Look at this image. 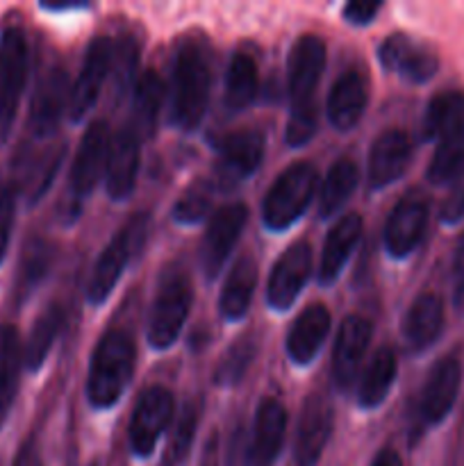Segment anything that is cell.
<instances>
[{
  "mask_svg": "<svg viewBox=\"0 0 464 466\" xmlns=\"http://www.w3.org/2000/svg\"><path fill=\"white\" fill-rule=\"evenodd\" d=\"M257 64L248 53H237L230 59L226 76V105L232 112L248 107L257 96Z\"/></svg>",
  "mask_w": 464,
  "mask_h": 466,
  "instance_id": "836d02e7",
  "label": "cell"
},
{
  "mask_svg": "<svg viewBox=\"0 0 464 466\" xmlns=\"http://www.w3.org/2000/svg\"><path fill=\"white\" fill-rule=\"evenodd\" d=\"M441 328H444V300L432 291H426L409 305L405 314V341L412 350H426L441 335Z\"/></svg>",
  "mask_w": 464,
  "mask_h": 466,
  "instance_id": "484cf974",
  "label": "cell"
},
{
  "mask_svg": "<svg viewBox=\"0 0 464 466\" xmlns=\"http://www.w3.org/2000/svg\"><path fill=\"white\" fill-rule=\"evenodd\" d=\"M64 326V309L59 305H48L44 312L36 317L35 326H32L27 344L23 349V364L30 371H39L44 367L45 358H48L50 349H53L55 339H57L59 330Z\"/></svg>",
  "mask_w": 464,
  "mask_h": 466,
  "instance_id": "1f68e13d",
  "label": "cell"
},
{
  "mask_svg": "<svg viewBox=\"0 0 464 466\" xmlns=\"http://www.w3.org/2000/svg\"><path fill=\"white\" fill-rule=\"evenodd\" d=\"M23 367V346L14 326H0V428L7 421L18 394Z\"/></svg>",
  "mask_w": 464,
  "mask_h": 466,
  "instance_id": "83f0119b",
  "label": "cell"
},
{
  "mask_svg": "<svg viewBox=\"0 0 464 466\" xmlns=\"http://www.w3.org/2000/svg\"><path fill=\"white\" fill-rule=\"evenodd\" d=\"M12 466H44V460H41V451L36 446V441L25 440L16 451V458H14Z\"/></svg>",
  "mask_w": 464,
  "mask_h": 466,
  "instance_id": "bcb514c9",
  "label": "cell"
},
{
  "mask_svg": "<svg viewBox=\"0 0 464 466\" xmlns=\"http://www.w3.org/2000/svg\"><path fill=\"white\" fill-rule=\"evenodd\" d=\"M109 146H112V139H109L107 123H91L85 135H82L80 148H77L71 167V191L76 200L89 196L100 182V177L105 176Z\"/></svg>",
  "mask_w": 464,
  "mask_h": 466,
  "instance_id": "4fadbf2b",
  "label": "cell"
},
{
  "mask_svg": "<svg viewBox=\"0 0 464 466\" xmlns=\"http://www.w3.org/2000/svg\"><path fill=\"white\" fill-rule=\"evenodd\" d=\"M323 68H326V44L317 35L298 36L289 55L291 109H317L314 91L321 80Z\"/></svg>",
  "mask_w": 464,
  "mask_h": 466,
  "instance_id": "9c48e42d",
  "label": "cell"
},
{
  "mask_svg": "<svg viewBox=\"0 0 464 466\" xmlns=\"http://www.w3.org/2000/svg\"><path fill=\"white\" fill-rule=\"evenodd\" d=\"M378 57H380L382 66L398 73L403 80L414 82V85L428 82L439 68V59H437L435 50L409 39L408 35L387 36L380 44Z\"/></svg>",
  "mask_w": 464,
  "mask_h": 466,
  "instance_id": "2e32d148",
  "label": "cell"
},
{
  "mask_svg": "<svg viewBox=\"0 0 464 466\" xmlns=\"http://www.w3.org/2000/svg\"><path fill=\"white\" fill-rule=\"evenodd\" d=\"M371 466H403V462H400L398 453H396L394 449H382L380 453L373 458Z\"/></svg>",
  "mask_w": 464,
  "mask_h": 466,
  "instance_id": "681fc988",
  "label": "cell"
},
{
  "mask_svg": "<svg viewBox=\"0 0 464 466\" xmlns=\"http://www.w3.org/2000/svg\"><path fill=\"white\" fill-rule=\"evenodd\" d=\"M428 180L432 185H450L464 177V127L444 137L428 164Z\"/></svg>",
  "mask_w": 464,
  "mask_h": 466,
  "instance_id": "e575fe53",
  "label": "cell"
},
{
  "mask_svg": "<svg viewBox=\"0 0 464 466\" xmlns=\"http://www.w3.org/2000/svg\"><path fill=\"white\" fill-rule=\"evenodd\" d=\"M246 218H248V209L241 203L226 205V208L214 212V217L209 218L207 230H205L203 237V246H200V262H203V271L207 280H214L221 273L223 264H226L232 248L239 241Z\"/></svg>",
  "mask_w": 464,
  "mask_h": 466,
  "instance_id": "30bf717a",
  "label": "cell"
},
{
  "mask_svg": "<svg viewBox=\"0 0 464 466\" xmlns=\"http://www.w3.org/2000/svg\"><path fill=\"white\" fill-rule=\"evenodd\" d=\"M27 82V39L18 25L0 35V130L7 132Z\"/></svg>",
  "mask_w": 464,
  "mask_h": 466,
  "instance_id": "5b68a950",
  "label": "cell"
},
{
  "mask_svg": "<svg viewBox=\"0 0 464 466\" xmlns=\"http://www.w3.org/2000/svg\"><path fill=\"white\" fill-rule=\"evenodd\" d=\"M135 339L126 330H107L91 355L86 399L91 408L107 410L118 403L135 373Z\"/></svg>",
  "mask_w": 464,
  "mask_h": 466,
  "instance_id": "6da1fadb",
  "label": "cell"
},
{
  "mask_svg": "<svg viewBox=\"0 0 464 466\" xmlns=\"http://www.w3.org/2000/svg\"><path fill=\"white\" fill-rule=\"evenodd\" d=\"M412 159V141L408 132L389 127L373 141L368 153V185L371 189H382L398 180Z\"/></svg>",
  "mask_w": 464,
  "mask_h": 466,
  "instance_id": "e0dca14e",
  "label": "cell"
},
{
  "mask_svg": "<svg viewBox=\"0 0 464 466\" xmlns=\"http://www.w3.org/2000/svg\"><path fill=\"white\" fill-rule=\"evenodd\" d=\"M264 157V135L259 130H239L218 146L214 162V187L232 189L253 176Z\"/></svg>",
  "mask_w": 464,
  "mask_h": 466,
  "instance_id": "ba28073f",
  "label": "cell"
},
{
  "mask_svg": "<svg viewBox=\"0 0 464 466\" xmlns=\"http://www.w3.org/2000/svg\"><path fill=\"white\" fill-rule=\"evenodd\" d=\"M459 385H462V367L455 358H441L430 369L423 385L421 394V417L423 421L437 426L446 419V414L453 410L458 399Z\"/></svg>",
  "mask_w": 464,
  "mask_h": 466,
  "instance_id": "ac0fdd59",
  "label": "cell"
},
{
  "mask_svg": "<svg viewBox=\"0 0 464 466\" xmlns=\"http://www.w3.org/2000/svg\"><path fill=\"white\" fill-rule=\"evenodd\" d=\"M330 312L326 305L312 303L291 326L287 335V353L296 364H309L330 332Z\"/></svg>",
  "mask_w": 464,
  "mask_h": 466,
  "instance_id": "cb8c5ba5",
  "label": "cell"
},
{
  "mask_svg": "<svg viewBox=\"0 0 464 466\" xmlns=\"http://www.w3.org/2000/svg\"><path fill=\"white\" fill-rule=\"evenodd\" d=\"M332 423H335V414H332L330 400L321 394L308 396L300 410L294 446V458L298 466H314L318 462L330 441Z\"/></svg>",
  "mask_w": 464,
  "mask_h": 466,
  "instance_id": "9a60e30c",
  "label": "cell"
},
{
  "mask_svg": "<svg viewBox=\"0 0 464 466\" xmlns=\"http://www.w3.org/2000/svg\"><path fill=\"white\" fill-rule=\"evenodd\" d=\"M396 373H398V362H396L394 350H378L371 358V362H368V367L364 369L362 380H359V408L373 410L378 408V405H382V400L387 399V394H389L391 387H394Z\"/></svg>",
  "mask_w": 464,
  "mask_h": 466,
  "instance_id": "f1b7e54d",
  "label": "cell"
},
{
  "mask_svg": "<svg viewBox=\"0 0 464 466\" xmlns=\"http://www.w3.org/2000/svg\"><path fill=\"white\" fill-rule=\"evenodd\" d=\"M139 141L141 139L132 127H126L112 139L107 168H105V185H107V194L114 200L127 198L135 189L141 162Z\"/></svg>",
  "mask_w": 464,
  "mask_h": 466,
  "instance_id": "ffe728a7",
  "label": "cell"
},
{
  "mask_svg": "<svg viewBox=\"0 0 464 466\" xmlns=\"http://www.w3.org/2000/svg\"><path fill=\"white\" fill-rule=\"evenodd\" d=\"M50 264H53V246L44 239L30 241L21 259V276H18L16 289L21 294H27L30 289H35L45 278Z\"/></svg>",
  "mask_w": 464,
  "mask_h": 466,
  "instance_id": "74e56055",
  "label": "cell"
},
{
  "mask_svg": "<svg viewBox=\"0 0 464 466\" xmlns=\"http://www.w3.org/2000/svg\"><path fill=\"white\" fill-rule=\"evenodd\" d=\"M173 412H176V400L168 390L148 387L141 391L130 419V446L135 455L139 458L153 455L159 437L171 423Z\"/></svg>",
  "mask_w": 464,
  "mask_h": 466,
  "instance_id": "52a82bcc",
  "label": "cell"
},
{
  "mask_svg": "<svg viewBox=\"0 0 464 466\" xmlns=\"http://www.w3.org/2000/svg\"><path fill=\"white\" fill-rule=\"evenodd\" d=\"M359 182L358 164L350 157L337 159L330 171L323 177L321 191H318V217L330 218L346 205V200L353 196L355 187Z\"/></svg>",
  "mask_w": 464,
  "mask_h": 466,
  "instance_id": "f546056e",
  "label": "cell"
},
{
  "mask_svg": "<svg viewBox=\"0 0 464 466\" xmlns=\"http://www.w3.org/2000/svg\"><path fill=\"white\" fill-rule=\"evenodd\" d=\"M200 414H203V403L200 400H189L182 408L180 417H177V426L173 428L171 437H168L166 451H164L162 466H177L189 453L191 444H194L196 431H198Z\"/></svg>",
  "mask_w": 464,
  "mask_h": 466,
  "instance_id": "d590c367",
  "label": "cell"
},
{
  "mask_svg": "<svg viewBox=\"0 0 464 466\" xmlns=\"http://www.w3.org/2000/svg\"><path fill=\"white\" fill-rule=\"evenodd\" d=\"M428 205L421 198H403L385 223V248L391 258H408L423 239Z\"/></svg>",
  "mask_w": 464,
  "mask_h": 466,
  "instance_id": "d6986e66",
  "label": "cell"
},
{
  "mask_svg": "<svg viewBox=\"0 0 464 466\" xmlns=\"http://www.w3.org/2000/svg\"><path fill=\"white\" fill-rule=\"evenodd\" d=\"M453 278H455V285H459V282H464V235L459 237L458 248H455Z\"/></svg>",
  "mask_w": 464,
  "mask_h": 466,
  "instance_id": "c3c4849f",
  "label": "cell"
},
{
  "mask_svg": "<svg viewBox=\"0 0 464 466\" xmlns=\"http://www.w3.org/2000/svg\"><path fill=\"white\" fill-rule=\"evenodd\" d=\"M144 232L146 217H135L105 246L98 262H96L94 273L89 278V285H86V299H89L91 305H100L109 299L118 278H121L123 268L127 267V259L136 250L139 241L144 239Z\"/></svg>",
  "mask_w": 464,
  "mask_h": 466,
  "instance_id": "8992f818",
  "label": "cell"
},
{
  "mask_svg": "<svg viewBox=\"0 0 464 466\" xmlns=\"http://www.w3.org/2000/svg\"><path fill=\"white\" fill-rule=\"evenodd\" d=\"M441 221L444 223H458L464 218V182H459L453 191L449 194V198L444 200L439 212Z\"/></svg>",
  "mask_w": 464,
  "mask_h": 466,
  "instance_id": "f6af8a7d",
  "label": "cell"
},
{
  "mask_svg": "<svg viewBox=\"0 0 464 466\" xmlns=\"http://www.w3.org/2000/svg\"><path fill=\"white\" fill-rule=\"evenodd\" d=\"M198 466H218V435L212 432L209 440L205 441L203 455H200V464Z\"/></svg>",
  "mask_w": 464,
  "mask_h": 466,
  "instance_id": "7dc6e473",
  "label": "cell"
},
{
  "mask_svg": "<svg viewBox=\"0 0 464 466\" xmlns=\"http://www.w3.org/2000/svg\"><path fill=\"white\" fill-rule=\"evenodd\" d=\"M209 59L198 41L189 39L180 46L173 64L171 126L191 132L200 126L209 103Z\"/></svg>",
  "mask_w": 464,
  "mask_h": 466,
  "instance_id": "7a4b0ae2",
  "label": "cell"
},
{
  "mask_svg": "<svg viewBox=\"0 0 464 466\" xmlns=\"http://www.w3.org/2000/svg\"><path fill=\"white\" fill-rule=\"evenodd\" d=\"M373 328L364 317H346L332 350V378L341 391H348L359 376V367L371 344Z\"/></svg>",
  "mask_w": 464,
  "mask_h": 466,
  "instance_id": "5bb4252c",
  "label": "cell"
},
{
  "mask_svg": "<svg viewBox=\"0 0 464 466\" xmlns=\"http://www.w3.org/2000/svg\"><path fill=\"white\" fill-rule=\"evenodd\" d=\"M164 100V82L153 68L141 73L135 86V98H132V130L136 137H153L155 126H157L159 109Z\"/></svg>",
  "mask_w": 464,
  "mask_h": 466,
  "instance_id": "4dcf8cb0",
  "label": "cell"
},
{
  "mask_svg": "<svg viewBox=\"0 0 464 466\" xmlns=\"http://www.w3.org/2000/svg\"><path fill=\"white\" fill-rule=\"evenodd\" d=\"M191 303H194V291H191L189 276L182 268L164 273L148 321V341L153 349H171L185 328Z\"/></svg>",
  "mask_w": 464,
  "mask_h": 466,
  "instance_id": "3957f363",
  "label": "cell"
},
{
  "mask_svg": "<svg viewBox=\"0 0 464 466\" xmlns=\"http://www.w3.org/2000/svg\"><path fill=\"white\" fill-rule=\"evenodd\" d=\"M317 132V109H291L287 118L285 139L291 148L308 144Z\"/></svg>",
  "mask_w": 464,
  "mask_h": 466,
  "instance_id": "ab89813d",
  "label": "cell"
},
{
  "mask_svg": "<svg viewBox=\"0 0 464 466\" xmlns=\"http://www.w3.org/2000/svg\"><path fill=\"white\" fill-rule=\"evenodd\" d=\"M255 353H257V346L250 337H241L237 339L230 349L226 350V355L218 362L217 373H214V382L221 387H232L246 376L248 367L253 364Z\"/></svg>",
  "mask_w": 464,
  "mask_h": 466,
  "instance_id": "8d00e7d4",
  "label": "cell"
},
{
  "mask_svg": "<svg viewBox=\"0 0 464 466\" xmlns=\"http://www.w3.org/2000/svg\"><path fill=\"white\" fill-rule=\"evenodd\" d=\"M368 103V80L359 68H348L337 77L328 96V118L337 130H350L362 118Z\"/></svg>",
  "mask_w": 464,
  "mask_h": 466,
  "instance_id": "7402d4cb",
  "label": "cell"
},
{
  "mask_svg": "<svg viewBox=\"0 0 464 466\" xmlns=\"http://www.w3.org/2000/svg\"><path fill=\"white\" fill-rule=\"evenodd\" d=\"M464 127V94L462 91H444L435 96L426 109L423 132L428 139H444Z\"/></svg>",
  "mask_w": 464,
  "mask_h": 466,
  "instance_id": "d6a6232c",
  "label": "cell"
},
{
  "mask_svg": "<svg viewBox=\"0 0 464 466\" xmlns=\"http://www.w3.org/2000/svg\"><path fill=\"white\" fill-rule=\"evenodd\" d=\"M312 273V246L296 241L277 258L267 287V303L276 312H285L298 299L300 289Z\"/></svg>",
  "mask_w": 464,
  "mask_h": 466,
  "instance_id": "8fae6325",
  "label": "cell"
},
{
  "mask_svg": "<svg viewBox=\"0 0 464 466\" xmlns=\"http://www.w3.org/2000/svg\"><path fill=\"white\" fill-rule=\"evenodd\" d=\"M212 182L198 180L185 191V194L177 198L176 208H173V217L177 223H185V226H194V223L203 221L209 214V205H212Z\"/></svg>",
  "mask_w": 464,
  "mask_h": 466,
  "instance_id": "f35d334b",
  "label": "cell"
},
{
  "mask_svg": "<svg viewBox=\"0 0 464 466\" xmlns=\"http://www.w3.org/2000/svg\"><path fill=\"white\" fill-rule=\"evenodd\" d=\"M317 182V168L309 162H296L287 171H282L264 198L262 218L267 228L287 230L289 226H294L300 214L312 203Z\"/></svg>",
  "mask_w": 464,
  "mask_h": 466,
  "instance_id": "277c9868",
  "label": "cell"
},
{
  "mask_svg": "<svg viewBox=\"0 0 464 466\" xmlns=\"http://www.w3.org/2000/svg\"><path fill=\"white\" fill-rule=\"evenodd\" d=\"M455 305L464 312V282L455 285Z\"/></svg>",
  "mask_w": 464,
  "mask_h": 466,
  "instance_id": "f907efd6",
  "label": "cell"
},
{
  "mask_svg": "<svg viewBox=\"0 0 464 466\" xmlns=\"http://www.w3.org/2000/svg\"><path fill=\"white\" fill-rule=\"evenodd\" d=\"M14 214H16L14 191L9 189V187H0V264L5 262V255H7V248H9V239H12Z\"/></svg>",
  "mask_w": 464,
  "mask_h": 466,
  "instance_id": "b9f144b4",
  "label": "cell"
},
{
  "mask_svg": "<svg viewBox=\"0 0 464 466\" xmlns=\"http://www.w3.org/2000/svg\"><path fill=\"white\" fill-rule=\"evenodd\" d=\"M362 237V217L359 214H346L328 232L326 246H323L321 264H318V285L328 287L339 278L341 268L348 262L350 253Z\"/></svg>",
  "mask_w": 464,
  "mask_h": 466,
  "instance_id": "d4e9b609",
  "label": "cell"
},
{
  "mask_svg": "<svg viewBox=\"0 0 464 466\" xmlns=\"http://www.w3.org/2000/svg\"><path fill=\"white\" fill-rule=\"evenodd\" d=\"M287 410L276 399H264L255 414L253 435H250V464L273 466L285 444Z\"/></svg>",
  "mask_w": 464,
  "mask_h": 466,
  "instance_id": "44dd1931",
  "label": "cell"
},
{
  "mask_svg": "<svg viewBox=\"0 0 464 466\" xmlns=\"http://www.w3.org/2000/svg\"><path fill=\"white\" fill-rule=\"evenodd\" d=\"M136 68V44L132 39H123L116 50L112 48V71L116 73L118 89H127L130 80L135 77Z\"/></svg>",
  "mask_w": 464,
  "mask_h": 466,
  "instance_id": "60d3db41",
  "label": "cell"
},
{
  "mask_svg": "<svg viewBox=\"0 0 464 466\" xmlns=\"http://www.w3.org/2000/svg\"><path fill=\"white\" fill-rule=\"evenodd\" d=\"M112 71V41L96 36L85 53L80 73L68 94V116L73 123L82 121L100 96L105 77Z\"/></svg>",
  "mask_w": 464,
  "mask_h": 466,
  "instance_id": "7c38bea8",
  "label": "cell"
},
{
  "mask_svg": "<svg viewBox=\"0 0 464 466\" xmlns=\"http://www.w3.org/2000/svg\"><path fill=\"white\" fill-rule=\"evenodd\" d=\"M68 109V77L62 68L45 73L30 105V130L35 137H50L59 116Z\"/></svg>",
  "mask_w": 464,
  "mask_h": 466,
  "instance_id": "603a6c76",
  "label": "cell"
},
{
  "mask_svg": "<svg viewBox=\"0 0 464 466\" xmlns=\"http://www.w3.org/2000/svg\"><path fill=\"white\" fill-rule=\"evenodd\" d=\"M226 466H253L250 464V435L244 426H237L232 431Z\"/></svg>",
  "mask_w": 464,
  "mask_h": 466,
  "instance_id": "7bdbcfd3",
  "label": "cell"
},
{
  "mask_svg": "<svg viewBox=\"0 0 464 466\" xmlns=\"http://www.w3.org/2000/svg\"><path fill=\"white\" fill-rule=\"evenodd\" d=\"M382 9V3H367V0H353V3L344 5V18L353 25H367L373 21L378 12Z\"/></svg>",
  "mask_w": 464,
  "mask_h": 466,
  "instance_id": "ee69618b",
  "label": "cell"
},
{
  "mask_svg": "<svg viewBox=\"0 0 464 466\" xmlns=\"http://www.w3.org/2000/svg\"><path fill=\"white\" fill-rule=\"evenodd\" d=\"M257 287V262L253 258H239L232 271L227 273L226 285L221 289L218 308L227 321H239L246 317Z\"/></svg>",
  "mask_w": 464,
  "mask_h": 466,
  "instance_id": "4316f807",
  "label": "cell"
}]
</instances>
